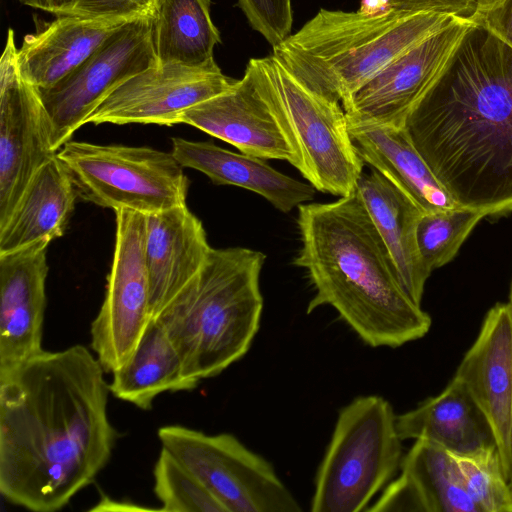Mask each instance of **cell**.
Here are the masks:
<instances>
[{
	"instance_id": "6da1fadb",
	"label": "cell",
	"mask_w": 512,
	"mask_h": 512,
	"mask_svg": "<svg viewBox=\"0 0 512 512\" xmlns=\"http://www.w3.org/2000/svg\"><path fill=\"white\" fill-rule=\"evenodd\" d=\"M83 345L43 351L0 377V492L34 512L65 507L109 462V384Z\"/></svg>"
},
{
	"instance_id": "7a4b0ae2",
	"label": "cell",
	"mask_w": 512,
	"mask_h": 512,
	"mask_svg": "<svg viewBox=\"0 0 512 512\" xmlns=\"http://www.w3.org/2000/svg\"><path fill=\"white\" fill-rule=\"evenodd\" d=\"M459 205L512 211V47L473 25L404 125Z\"/></svg>"
},
{
	"instance_id": "3957f363",
	"label": "cell",
	"mask_w": 512,
	"mask_h": 512,
	"mask_svg": "<svg viewBox=\"0 0 512 512\" xmlns=\"http://www.w3.org/2000/svg\"><path fill=\"white\" fill-rule=\"evenodd\" d=\"M305 269L315 294L307 313L331 306L371 347L397 348L424 337L430 316L403 287L392 257L357 191L298 206Z\"/></svg>"
},
{
	"instance_id": "277c9868",
	"label": "cell",
	"mask_w": 512,
	"mask_h": 512,
	"mask_svg": "<svg viewBox=\"0 0 512 512\" xmlns=\"http://www.w3.org/2000/svg\"><path fill=\"white\" fill-rule=\"evenodd\" d=\"M457 18L390 8L320 9L272 47V54L309 90L342 104L395 58Z\"/></svg>"
},
{
	"instance_id": "5b68a950",
	"label": "cell",
	"mask_w": 512,
	"mask_h": 512,
	"mask_svg": "<svg viewBox=\"0 0 512 512\" xmlns=\"http://www.w3.org/2000/svg\"><path fill=\"white\" fill-rule=\"evenodd\" d=\"M265 259L244 247L212 248L198 274L156 319L191 380L215 377L248 352L263 310Z\"/></svg>"
},
{
	"instance_id": "8992f818",
	"label": "cell",
	"mask_w": 512,
	"mask_h": 512,
	"mask_svg": "<svg viewBox=\"0 0 512 512\" xmlns=\"http://www.w3.org/2000/svg\"><path fill=\"white\" fill-rule=\"evenodd\" d=\"M246 66L294 150V167L318 191L355 192L364 162L342 105L309 90L273 54Z\"/></svg>"
},
{
	"instance_id": "52a82bcc",
	"label": "cell",
	"mask_w": 512,
	"mask_h": 512,
	"mask_svg": "<svg viewBox=\"0 0 512 512\" xmlns=\"http://www.w3.org/2000/svg\"><path fill=\"white\" fill-rule=\"evenodd\" d=\"M396 414L379 395L354 398L339 410L315 477L310 510L359 512L400 469Z\"/></svg>"
},
{
	"instance_id": "ba28073f",
	"label": "cell",
	"mask_w": 512,
	"mask_h": 512,
	"mask_svg": "<svg viewBox=\"0 0 512 512\" xmlns=\"http://www.w3.org/2000/svg\"><path fill=\"white\" fill-rule=\"evenodd\" d=\"M77 196L144 215L186 204L189 180L172 153L68 141L57 152Z\"/></svg>"
},
{
	"instance_id": "9c48e42d",
	"label": "cell",
	"mask_w": 512,
	"mask_h": 512,
	"mask_svg": "<svg viewBox=\"0 0 512 512\" xmlns=\"http://www.w3.org/2000/svg\"><path fill=\"white\" fill-rule=\"evenodd\" d=\"M162 447L187 467L226 512H298L301 506L270 462L229 433L181 425L158 430Z\"/></svg>"
},
{
	"instance_id": "30bf717a",
	"label": "cell",
	"mask_w": 512,
	"mask_h": 512,
	"mask_svg": "<svg viewBox=\"0 0 512 512\" xmlns=\"http://www.w3.org/2000/svg\"><path fill=\"white\" fill-rule=\"evenodd\" d=\"M153 18L125 23L67 76L51 87L36 88L49 117L55 151L116 87L158 66Z\"/></svg>"
},
{
	"instance_id": "8fae6325",
	"label": "cell",
	"mask_w": 512,
	"mask_h": 512,
	"mask_svg": "<svg viewBox=\"0 0 512 512\" xmlns=\"http://www.w3.org/2000/svg\"><path fill=\"white\" fill-rule=\"evenodd\" d=\"M115 216V248L106 294L91 324V348L110 373L129 360L151 321L145 215L120 209Z\"/></svg>"
},
{
	"instance_id": "7c38bea8",
	"label": "cell",
	"mask_w": 512,
	"mask_h": 512,
	"mask_svg": "<svg viewBox=\"0 0 512 512\" xmlns=\"http://www.w3.org/2000/svg\"><path fill=\"white\" fill-rule=\"evenodd\" d=\"M473 25L457 18L395 58L341 104L348 123L404 127Z\"/></svg>"
},
{
	"instance_id": "4fadbf2b",
	"label": "cell",
	"mask_w": 512,
	"mask_h": 512,
	"mask_svg": "<svg viewBox=\"0 0 512 512\" xmlns=\"http://www.w3.org/2000/svg\"><path fill=\"white\" fill-rule=\"evenodd\" d=\"M56 155L48 114L36 88L19 73L9 29L0 61V226L36 171Z\"/></svg>"
},
{
	"instance_id": "5bb4252c",
	"label": "cell",
	"mask_w": 512,
	"mask_h": 512,
	"mask_svg": "<svg viewBox=\"0 0 512 512\" xmlns=\"http://www.w3.org/2000/svg\"><path fill=\"white\" fill-rule=\"evenodd\" d=\"M237 79L224 75L216 62L201 67L168 63L129 78L87 117L85 124L181 123L189 108L231 88Z\"/></svg>"
},
{
	"instance_id": "9a60e30c",
	"label": "cell",
	"mask_w": 512,
	"mask_h": 512,
	"mask_svg": "<svg viewBox=\"0 0 512 512\" xmlns=\"http://www.w3.org/2000/svg\"><path fill=\"white\" fill-rule=\"evenodd\" d=\"M454 378L485 418L510 482L512 314L507 303H498L488 311Z\"/></svg>"
},
{
	"instance_id": "2e32d148",
	"label": "cell",
	"mask_w": 512,
	"mask_h": 512,
	"mask_svg": "<svg viewBox=\"0 0 512 512\" xmlns=\"http://www.w3.org/2000/svg\"><path fill=\"white\" fill-rule=\"evenodd\" d=\"M49 243L0 255V377L44 351Z\"/></svg>"
},
{
	"instance_id": "e0dca14e",
	"label": "cell",
	"mask_w": 512,
	"mask_h": 512,
	"mask_svg": "<svg viewBox=\"0 0 512 512\" xmlns=\"http://www.w3.org/2000/svg\"><path fill=\"white\" fill-rule=\"evenodd\" d=\"M181 123L227 142L241 153L296 164L294 150L247 66L231 88L186 110Z\"/></svg>"
},
{
	"instance_id": "ac0fdd59",
	"label": "cell",
	"mask_w": 512,
	"mask_h": 512,
	"mask_svg": "<svg viewBox=\"0 0 512 512\" xmlns=\"http://www.w3.org/2000/svg\"><path fill=\"white\" fill-rule=\"evenodd\" d=\"M150 315L156 320L198 274L211 251L202 222L186 204L145 215Z\"/></svg>"
},
{
	"instance_id": "d6986e66",
	"label": "cell",
	"mask_w": 512,
	"mask_h": 512,
	"mask_svg": "<svg viewBox=\"0 0 512 512\" xmlns=\"http://www.w3.org/2000/svg\"><path fill=\"white\" fill-rule=\"evenodd\" d=\"M367 511L480 512L469 496L453 453L416 439L400 475Z\"/></svg>"
},
{
	"instance_id": "ffe728a7",
	"label": "cell",
	"mask_w": 512,
	"mask_h": 512,
	"mask_svg": "<svg viewBox=\"0 0 512 512\" xmlns=\"http://www.w3.org/2000/svg\"><path fill=\"white\" fill-rule=\"evenodd\" d=\"M132 21V20H131ZM129 21L57 16L17 49L22 78L35 88H48L71 73L110 35Z\"/></svg>"
},
{
	"instance_id": "44dd1931",
	"label": "cell",
	"mask_w": 512,
	"mask_h": 512,
	"mask_svg": "<svg viewBox=\"0 0 512 512\" xmlns=\"http://www.w3.org/2000/svg\"><path fill=\"white\" fill-rule=\"evenodd\" d=\"M172 155L182 167L198 170L217 185L253 191L281 212L312 200L316 189L266 164L263 159L235 153L212 142L173 138Z\"/></svg>"
},
{
	"instance_id": "7402d4cb",
	"label": "cell",
	"mask_w": 512,
	"mask_h": 512,
	"mask_svg": "<svg viewBox=\"0 0 512 512\" xmlns=\"http://www.w3.org/2000/svg\"><path fill=\"white\" fill-rule=\"evenodd\" d=\"M356 191L392 257L403 287L421 305L425 283L430 276L422 263L416 239L417 224L423 212L402 190L374 169L361 174Z\"/></svg>"
},
{
	"instance_id": "603a6c76",
	"label": "cell",
	"mask_w": 512,
	"mask_h": 512,
	"mask_svg": "<svg viewBox=\"0 0 512 512\" xmlns=\"http://www.w3.org/2000/svg\"><path fill=\"white\" fill-rule=\"evenodd\" d=\"M364 162L402 190L422 212L457 206L412 143L405 127L349 124Z\"/></svg>"
},
{
	"instance_id": "cb8c5ba5",
	"label": "cell",
	"mask_w": 512,
	"mask_h": 512,
	"mask_svg": "<svg viewBox=\"0 0 512 512\" xmlns=\"http://www.w3.org/2000/svg\"><path fill=\"white\" fill-rule=\"evenodd\" d=\"M76 196L67 170L54 156L36 171L9 218L0 226V255L61 237Z\"/></svg>"
},
{
	"instance_id": "d4e9b609",
	"label": "cell",
	"mask_w": 512,
	"mask_h": 512,
	"mask_svg": "<svg viewBox=\"0 0 512 512\" xmlns=\"http://www.w3.org/2000/svg\"><path fill=\"white\" fill-rule=\"evenodd\" d=\"M396 426L402 440L425 439L453 454H468L495 443L485 418L454 377L440 394L397 415Z\"/></svg>"
},
{
	"instance_id": "484cf974",
	"label": "cell",
	"mask_w": 512,
	"mask_h": 512,
	"mask_svg": "<svg viewBox=\"0 0 512 512\" xmlns=\"http://www.w3.org/2000/svg\"><path fill=\"white\" fill-rule=\"evenodd\" d=\"M110 393L134 406L149 410L166 391L193 390L199 383L188 378L181 358L158 320H151L129 360L114 371Z\"/></svg>"
},
{
	"instance_id": "4316f807",
	"label": "cell",
	"mask_w": 512,
	"mask_h": 512,
	"mask_svg": "<svg viewBox=\"0 0 512 512\" xmlns=\"http://www.w3.org/2000/svg\"><path fill=\"white\" fill-rule=\"evenodd\" d=\"M158 65L201 67L214 62L220 33L210 16V0H157L153 18Z\"/></svg>"
},
{
	"instance_id": "83f0119b",
	"label": "cell",
	"mask_w": 512,
	"mask_h": 512,
	"mask_svg": "<svg viewBox=\"0 0 512 512\" xmlns=\"http://www.w3.org/2000/svg\"><path fill=\"white\" fill-rule=\"evenodd\" d=\"M490 215L486 210L464 205L423 212L416 239L425 269L431 274L450 262L478 222Z\"/></svg>"
},
{
	"instance_id": "f1b7e54d",
	"label": "cell",
	"mask_w": 512,
	"mask_h": 512,
	"mask_svg": "<svg viewBox=\"0 0 512 512\" xmlns=\"http://www.w3.org/2000/svg\"><path fill=\"white\" fill-rule=\"evenodd\" d=\"M453 455L464 486L480 512H512V488L495 443Z\"/></svg>"
},
{
	"instance_id": "f546056e",
	"label": "cell",
	"mask_w": 512,
	"mask_h": 512,
	"mask_svg": "<svg viewBox=\"0 0 512 512\" xmlns=\"http://www.w3.org/2000/svg\"><path fill=\"white\" fill-rule=\"evenodd\" d=\"M154 493L160 511L226 512L202 482L169 450L161 448L153 469Z\"/></svg>"
},
{
	"instance_id": "4dcf8cb0",
	"label": "cell",
	"mask_w": 512,
	"mask_h": 512,
	"mask_svg": "<svg viewBox=\"0 0 512 512\" xmlns=\"http://www.w3.org/2000/svg\"><path fill=\"white\" fill-rule=\"evenodd\" d=\"M56 16L131 21L154 17L157 0H17Z\"/></svg>"
},
{
	"instance_id": "1f68e13d",
	"label": "cell",
	"mask_w": 512,
	"mask_h": 512,
	"mask_svg": "<svg viewBox=\"0 0 512 512\" xmlns=\"http://www.w3.org/2000/svg\"><path fill=\"white\" fill-rule=\"evenodd\" d=\"M250 26L275 47L291 35V0H238Z\"/></svg>"
},
{
	"instance_id": "d6a6232c",
	"label": "cell",
	"mask_w": 512,
	"mask_h": 512,
	"mask_svg": "<svg viewBox=\"0 0 512 512\" xmlns=\"http://www.w3.org/2000/svg\"><path fill=\"white\" fill-rule=\"evenodd\" d=\"M477 0H364L362 10L377 11L378 8L407 12H436L469 19Z\"/></svg>"
},
{
	"instance_id": "836d02e7",
	"label": "cell",
	"mask_w": 512,
	"mask_h": 512,
	"mask_svg": "<svg viewBox=\"0 0 512 512\" xmlns=\"http://www.w3.org/2000/svg\"><path fill=\"white\" fill-rule=\"evenodd\" d=\"M469 20L512 47V0H477Z\"/></svg>"
},
{
	"instance_id": "e575fe53",
	"label": "cell",
	"mask_w": 512,
	"mask_h": 512,
	"mask_svg": "<svg viewBox=\"0 0 512 512\" xmlns=\"http://www.w3.org/2000/svg\"><path fill=\"white\" fill-rule=\"evenodd\" d=\"M510 449H511V475H510V484L512 488V408H511V436H510Z\"/></svg>"
},
{
	"instance_id": "d590c367",
	"label": "cell",
	"mask_w": 512,
	"mask_h": 512,
	"mask_svg": "<svg viewBox=\"0 0 512 512\" xmlns=\"http://www.w3.org/2000/svg\"><path fill=\"white\" fill-rule=\"evenodd\" d=\"M507 304H508L509 309H510L511 314H512V285H511V291H510V296H509V302Z\"/></svg>"
}]
</instances>
